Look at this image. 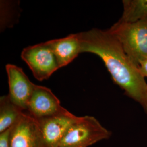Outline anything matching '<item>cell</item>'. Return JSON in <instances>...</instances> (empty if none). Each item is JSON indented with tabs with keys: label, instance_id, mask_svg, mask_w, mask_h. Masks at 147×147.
Listing matches in <instances>:
<instances>
[{
	"label": "cell",
	"instance_id": "obj_7",
	"mask_svg": "<svg viewBox=\"0 0 147 147\" xmlns=\"http://www.w3.org/2000/svg\"><path fill=\"white\" fill-rule=\"evenodd\" d=\"M8 76L11 101L23 111L27 110L29 100L35 88L23 70L14 64H8L5 67Z\"/></svg>",
	"mask_w": 147,
	"mask_h": 147
},
{
	"label": "cell",
	"instance_id": "obj_8",
	"mask_svg": "<svg viewBox=\"0 0 147 147\" xmlns=\"http://www.w3.org/2000/svg\"><path fill=\"white\" fill-rule=\"evenodd\" d=\"M65 110L51 89L36 85L27 111L36 119H40L57 115Z\"/></svg>",
	"mask_w": 147,
	"mask_h": 147
},
{
	"label": "cell",
	"instance_id": "obj_13",
	"mask_svg": "<svg viewBox=\"0 0 147 147\" xmlns=\"http://www.w3.org/2000/svg\"><path fill=\"white\" fill-rule=\"evenodd\" d=\"M138 69L142 76L144 78H147V59L140 64Z\"/></svg>",
	"mask_w": 147,
	"mask_h": 147
},
{
	"label": "cell",
	"instance_id": "obj_11",
	"mask_svg": "<svg viewBox=\"0 0 147 147\" xmlns=\"http://www.w3.org/2000/svg\"><path fill=\"white\" fill-rule=\"evenodd\" d=\"M123 13L118 21L132 23L147 17V0H123Z\"/></svg>",
	"mask_w": 147,
	"mask_h": 147
},
{
	"label": "cell",
	"instance_id": "obj_5",
	"mask_svg": "<svg viewBox=\"0 0 147 147\" xmlns=\"http://www.w3.org/2000/svg\"><path fill=\"white\" fill-rule=\"evenodd\" d=\"M78 118L65 110L57 115L36 119L45 147H59L63 137Z\"/></svg>",
	"mask_w": 147,
	"mask_h": 147
},
{
	"label": "cell",
	"instance_id": "obj_1",
	"mask_svg": "<svg viewBox=\"0 0 147 147\" xmlns=\"http://www.w3.org/2000/svg\"><path fill=\"white\" fill-rule=\"evenodd\" d=\"M81 52L94 53L105 64L115 83L147 113V83L121 42L108 30L92 28L79 33Z\"/></svg>",
	"mask_w": 147,
	"mask_h": 147
},
{
	"label": "cell",
	"instance_id": "obj_10",
	"mask_svg": "<svg viewBox=\"0 0 147 147\" xmlns=\"http://www.w3.org/2000/svg\"><path fill=\"white\" fill-rule=\"evenodd\" d=\"M24 111L11 101L8 95L1 96L0 98V133L13 126L20 118Z\"/></svg>",
	"mask_w": 147,
	"mask_h": 147
},
{
	"label": "cell",
	"instance_id": "obj_3",
	"mask_svg": "<svg viewBox=\"0 0 147 147\" xmlns=\"http://www.w3.org/2000/svg\"><path fill=\"white\" fill-rule=\"evenodd\" d=\"M111 135L94 117H79L63 137L59 147H89L109 139Z\"/></svg>",
	"mask_w": 147,
	"mask_h": 147
},
{
	"label": "cell",
	"instance_id": "obj_4",
	"mask_svg": "<svg viewBox=\"0 0 147 147\" xmlns=\"http://www.w3.org/2000/svg\"><path fill=\"white\" fill-rule=\"evenodd\" d=\"M21 57L39 81L49 79L59 69L53 50L47 42L24 48Z\"/></svg>",
	"mask_w": 147,
	"mask_h": 147
},
{
	"label": "cell",
	"instance_id": "obj_6",
	"mask_svg": "<svg viewBox=\"0 0 147 147\" xmlns=\"http://www.w3.org/2000/svg\"><path fill=\"white\" fill-rule=\"evenodd\" d=\"M10 147H45L37 121L29 113L11 127Z\"/></svg>",
	"mask_w": 147,
	"mask_h": 147
},
{
	"label": "cell",
	"instance_id": "obj_12",
	"mask_svg": "<svg viewBox=\"0 0 147 147\" xmlns=\"http://www.w3.org/2000/svg\"><path fill=\"white\" fill-rule=\"evenodd\" d=\"M11 128L0 133V147H10Z\"/></svg>",
	"mask_w": 147,
	"mask_h": 147
},
{
	"label": "cell",
	"instance_id": "obj_9",
	"mask_svg": "<svg viewBox=\"0 0 147 147\" xmlns=\"http://www.w3.org/2000/svg\"><path fill=\"white\" fill-rule=\"evenodd\" d=\"M47 42L53 50L59 68L68 65L81 53L79 33L71 34L67 37Z\"/></svg>",
	"mask_w": 147,
	"mask_h": 147
},
{
	"label": "cell",
	"instance_id": "obj_2",
	"mask_svg": "<svg viewBox=\"0 0 147 147\" xmlns=\"http://www.w3.org/2000/svg\"><path fill=\"white\" fill-rule=\"evenodd\" d=\"M108 31L121 42L125 52L138 67L147 59V17L128 23L118 21Z\"/></svg>",
	"mask_w": 147,
	"mask_h": 147
}]
</instances>
